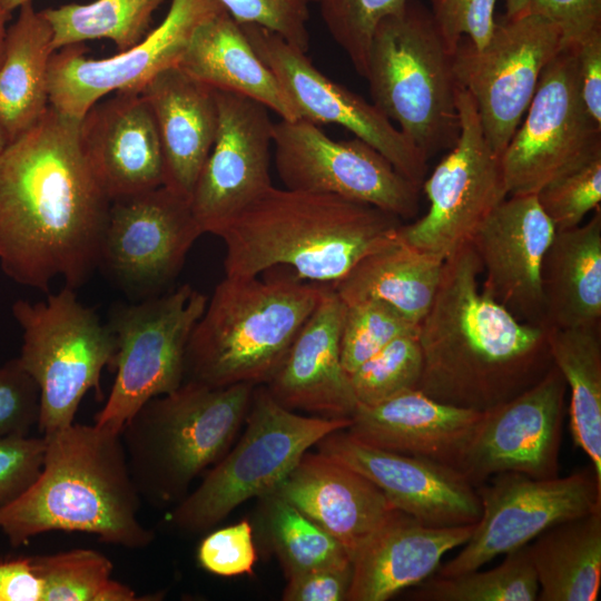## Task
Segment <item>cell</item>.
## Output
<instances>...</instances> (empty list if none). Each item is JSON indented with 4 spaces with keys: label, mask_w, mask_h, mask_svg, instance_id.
<instances>
[{
    "label": "cell",
    "mask_w": 601,
    "mask_h": 601,
    "mask_svg": "<svg viewBox=\"0 0 601 601\" xmlns=\"http://www.w3.org/2000/svg\"><path fill=\"white\" fill-rule=\"evenodd\" d=\"M80 119L49 106L0 152V267L48 293L79 288L99 267L110 200L79 141Z\"/></svg>",
    "instance_id": "6da1fadb"
},
{
    "label": "cell",
    "mask_w": 601,
    "mask_h": 601,
    "mask_svg": "<svg viewBox=\"0 0 601 601\" xmlns=\"http://www.w3.org/2000/svg\"><path fill=\"white\" fill-rule=\"evenodd\" d=\"M481 274L471 244L447 257L417 327L423 355L417 390L477 412L522 393L553 365L549 328L516 319L482 290Z\"/></svg>",
    "instance_id": "7a4b0ae2"
},
{
    "label": "cell",
    "mask_w": 601,
    "mask_h": 601,
    "mask_svg": "<svg viewBox=\"0 0 601 601\" xmlns=\"http://www.w3.org/2000/svg\"><path fill=\"white\" fill-rule=\"evenodd\" d=\"M402 219L337 195L272 186L219 234L225 276H258L275 266L333 285L365 256L394 240Z\"/></svg>",
    "instance_id": "3957f363"
},
{
    "label": "cell",
    "mask_w": 601,
    "mask_h": 601,
    "mask_svg": "<svg viewBox=\"0 0 601 601\" xmlns=\"http://www.w3.org/2000/svg\"><path fill=\"white\" fill-rule=\"evenodd\" d=\"M46 437L41 472L16 501L0 508V530L13 546L48 531H78L127 549L155 534L139 520L140 495L120 432L72 423Z\"/></svg>",
    "instance_id": "277c9868"
},
{
    "label": "cell",
    "mask_w": 601,
    "mask_h": 601,
    "mask_svg": "<svg viewBox=\"0 0 601 601\" xmlns=\"http://www.w3.org/2000/svg\"><path fill=\"white\" fill-rule=\"evenodd\" d=\"M326 287L225 276L190 334L185 375L211 387L267 384Z\"/></svg>",
    "instance_id": "5b68a950"
},
{
    "label": "cell",
    "mask_w": 601,
    "mask_h": 601,
    "mask_svg": "<svg viewBox=\"0 0 601 601\" xmlns=\"http://www.w3.org/2000/svg\"><path fill=\"white\" fill-rule=\"evenodd\" d=\"M255 387H211L187 380L145 403L120 431L140 497L155 506L180 502L191 482L226 454Z\"/></svg>",
    "instance_id": "8992f818"
},
{
    "label": "cell",
    "mask_w": 601,
    "mask_h": 601,
    "mask_svg": "<svg viewBox=\"0 0 601 601\" xmlns=\"http://www.w3.org/2000/svg\"><path fill=\"white\" fill-rule=\"evenodd\" d=\"M365 79L372 104L427 159L453 148L460 135L453 53L420 2L408 0L380 22Z\"/></svg>",
    "instance_id": "52a82bcc"
},
{
    "label": "cell",
    "mask_w": 601,
    "mask_h": 601,
    "mask_svg": "<svg viewBox=\"0 0 601 601\" xmlns=\"http://www.w3.org/2000/svg\"><path fill=\"white\" fill-rule=\"evenodd\" d=\"M246 418L238 443L170 512L176 529L208 530L245 501L273 492L309 447L351 424V418L296 414L263 386L255 387Z\"/></svg>",
    "instance_id": "ba28073f"
},
{
    "label": "cell",
    "mask_w": 601,
    "mask_h": 601,
    "mask_svg": "<svg viewBox=\"0 0 601 601\" xmlns=\"http://www.w3.org/2000/svg\"><path fill=\"white\" fill-rule=\"evenodd\" d=\"M12 314L22 329L18 359L39 388L37 426L48 435L75 422L88 391L100 393L102 370L115 364L116 337L68 286L42 302L18 299Z\"/></svg>",
    "instance_id": "9c48e42d"
},
{
    "label": "cell",
    "mask_w": 601,
    "mask_h": 601,
    "mask_svg": "<svg viewBox=\"0 0 601 601\" xmlns=\"http://www.w3.org/2000/svg\"><path fill=\"white\" fill-rule=\"evenodd\" d=\"M207 300L186 284L110 309L107 324L116 337L117 372L95 424L120 432L145 403L183 384L187 344Z\"/></svg>",
    "instance_id": "30bf717a"
},
{
    "label": "cell",
    "mask_w": 601,
    "mask_h": 601,
    "mask_svg": "<svg viewBox=\"0 0 601 601\" xmlns=\"http://www.w3.org/2000/svg\"><path fill=\"white\" fill-rule=\"evenodd\" d=\"M562 49L556 24L531 12L496 22L482 49L465 38L457 45V85L473 98L485 139L497 156L522 121L542 71Z\"/></svg>",
    "instance_id": "8fae6325"
},
{
    "label": "cell",
    "mask_w": 601,
    "mask_h": 601,
    "mask_svg": "<svg viewBox=\"0 0 601 601\" xmlns=\"http://www.w3.org/2000/svg\"><path fill=\"white\" fill-rule=\"evenodd\" d=\"M460 135L421 189L430 207L400 227L406 243L445 260L470 244L485 218L509 196L501 159L487 144L471 95L456 89Z\"/></svg>",
    "instance_id": "7c38bea8"
},
{
    "label": "cell",
    "mask_w": 601,
    "mask_h": 601,
    "mask_svg": "<svg viewBox=\"0 0 601 601\" xmlns=\"http://www.w3.org/2000/svg\"><path fill=\"white\" fill-rule=\"evenodd\" d=\"M524 116L500 156L509 196L538 194L601 154V125L583 104L573 47L544 68Z\"/></svg>",
    "instance_id": "4fadbf2b"
},
{
    "label": "cell",
    "mask_w": 601,
    "mask_h": 601,
    "mask_svg": "<svg viewBox=\"0 0 601 601\" xmlns=\"http://www.w3.org/2000/svg\"><path fill=\"white\" fill-rule=\"evenodd\" d=\"M475 490L481 516L464 548L439 566L436 575L480 569L558 523L601 510V480L592 466L551 479L504 472Z\"/></svg>",
    "instance_id": "5bb4252c"
},
{
    "label": "cell",
    "mask_w": 601,
    "mask_h": 601,
    "mask_svg": "<svg viewBox=\"0 0 601 601\" xmlns=\"http://www.w3.org/2000/svg\"><path fill=\"white\" fill-rule=\"evenodd\" d=\"M275 166L285 188L370 204L403 219L420 209L421 188L358 138L336 141L304 119L274 122Z\"/></svg>",
    "instance_id": "9a60e30c"
},
{
    "label": "cell",
    "mask_w": 601,
    "mask_h": 601,
    "mask_svg": "<svg viewBox=\"0 0 601 601\" xmlns=\"http://www.w3.org/2000/svg\"><path fill=\"white\" fill-rule=\"evenodd\" d=\"M190 198L162 185L110 201L99 267L126 294L145 299L171 282L203 235Z\"/></svg>",
    "instance_id": "2e32d148"
},
{
    "label": "cell",
    "mask_w": 601,
    "mask_h": 601,
    "mask_svg": "<svg viewBox=\"0 0 601 601\" xmlns=\"http://www.w3.org/2000/svg\"><path fill=\"white\" fill-rule=\"evenodd\" d=\"M221 11L218 0H171L161 23L116 56L89 59L81 43L60 48L49 65L50 106L81 119L110 92L141 91L159 72L178 66L196 29Z\"/></svg>",
    "instance_id": "e0dca14e"
},
{
    "label": "cell",
    "mask_w": 601,
    "mask_h": 601,
    "mask_svg": "<svg viewBox=\"0 0 601 601\" xmlns=\"http://www.w3.org/2000/svg\"><path fill=\"white\" fill-rule=\"evenodd\" d=\"M239 26L300 119L344 127L376 149L402 176L422 187L428 159L373 104L329 79L312 63L306 52L275 32L255 23Z\"/></svg>",
    "instance_id": "ac0fdd59"
},
{
    "label": "cell",
    "mask_w": 601,
    "mask_h": 601,
    "mask_svg": "<svg viewBox=\"0 0 601 601\" xmlns=\"http://www.w3.org/2000/svg\"><path fill=\"white\" fill-rule=\"evenodd\" d=\"M565 392L553 364L539 382L482 412L457 471L474 487L504 472L559 476Z\"/></svg>",
    "instance_id": "d6986e66"
},
{
    "label": "cell",
    "mask_w": 601,
    "mask_h": 601,
    "mask_svg": "<svg viewBox=\"0 0 601 601\" xmlns=\"http://www.w3.org/2000/svg\"><path fill=\"white\" fill-rule=\"evenodd\" d=\"M216 90V89H215ZM218 129L190 195L203 233L221 230L273 185L269 175L273 126L262 104L216 90Z\"/></svg>",
    "instance_id": "ffe728a7"
},
{
    "label": "cell",
    "mask_w": 601,
    "mask_h": 601,
    "mask_svg": "<svg viewBox=\"0 0 601 601\" xmlns=\"http://www.w3.org/2000/svg\"><path fill=\"white\" fill-rule=\"evenodd\" d=\"M316 445L318 452L367 477L397 510L425 525H469L481 516L475 487L451 466L367 445L346 428Z\"/></svg>",
    "instance_id": "44dd1931"
},
{
    "label": "cell",
    "mask_w": 601,
    "mask_h": 601,
    "mask_svg": "<svg viewBox=\"0 0 601 601\" xmlns=\"http://www.w3.org/2000/svg\"><path fill=\"white\" fill-rule=\"evenodd\" d=\"M555 228L535 194L511 195L470 240L482 266V290L516 319L545 327L541 267Z\"/></svg>",
    "instance_id": "7402d4cb"
},
{
    "label": "cell",
    "mask_w": 601,
    "mask_h": 601,
    "mask_svg": "<svg viewBox=\"0 0 601 601\" xmlns=\"http://www.w3.org/2000/svg\"><path fill=\"white\" fill-rule=\"evenodd\" d=\"M87 164L110 201L164 185V156L152 110L141 91H116L79 124Z\"/></svg>",
    "instance_id": "603a6c76"
},
{
    "label": "cell",
    "mask_w": 601,
    "mask_h": 601,
    "mask_svg": "<svg viewBox=\"0 0 601 601\" xmlns=\"http://www.w3.org/2000/svg\"><path fill=\"white\" fill-rule=\"evenodd\" d=\"M273 492L337 540L351 561L398 511L367 477L321 452H306Z\"/></svg>",
    "instance_id": "cb8c5ba5"
},
{
    "label": "cell",
    "mask_w": 601,
    "mask_h": 601,
    "mask_svg": "<svg viewBox=\"0 0 601 601\" xmlns=\"http://www.w3.org/2000/svg\"><path fill=\"white\" fill-rule=\"evenodd\" d=\"M346 305L327 285L293 342L282 365L266 384L288 410L323 417L351 418L357 401L341 359V332Z\"/></svg>",
    "instance_id": "d4e9b609"
},
{
    "label": "cell",
    "mask_w": 601,
    "mask_h": 601,
    "mask_svg": "<svg viewBox=\"0 0 601 601\" xmlns=\"http://www.w3.org/2000/svg\"><path fill=\"white\" fill-rule=\"evenodd\" d=\"M481 414L439 402L415 388L374 405L357 404L346 431L367 445L457 471Z\"/></svg>",
    "instance_id": "484cf974"
},
{
    "label": "cell",
    "mask_w": 601,
    "mask_h": 601,
    "mask_svg": "<svg viewBox=\"0 0 601 601\" xmlns=\"http://www.w3.org/2000/svg\"><path fill=\"white\" fill-rule=\"evenodd\" d=\"M474 526H430L398 510L353 558L346 601H386L420 584Z\"/></svg>",
    "instance_id": "4316f807"
},
{
    "label": "cell",
    "mask_w": 601,
    "mask_h": 601,
    "mask_svg": "<svg viewBox=\"0 0 601 601\" xmlns=\"http://www.w3.org/2000/svg\"><path fill=\"white\" fill-rule=\"evenodd\" d=\"M141 93L157 124L164 185L190 198L218 129L216 90L176 66L155 76Z\"/></svg>",
    "instance_id": "83f0119b"
},
{
    "label": "cell",
    "mask_w": 601,
    "mask_h": 601,
    "mask_svg": "<svg viewBox=\"0 0 601 601\" xmlns=\"http://www.w3.org/2000/svg\"><path fill=\"white\" fill-rule=\"evenodd\" d=\"M178 67L216 90L262 104L280 119H299L272 70L259 58L239 23L226 11L196 29Z\"/></svg>",
    "instance_id": "f1b7e54d"
},
{
    "label": "cell",
    "mask_w": 601,
    "mask_h": 601,
    "mask_svg": "<svg viewBox=\"0 0 601 601\" xmlns=\"http://www.w3.org/2000/svg\"><path fill=\"white\" fill-rule=\"evenodd\" d=\"M546 328L600 325L601 210L589 221L555 230L541 267Z\"/></svg>",
    "instance_id": "f546056e"
},
{
    "label": "cell",
    "mask_w": 601,
    "mask_h": 601,
    "mask_svg": "<svg viewBox=\"0 0 601 601\" xmlns=\"http://www.w3.org/2000/svg\"><path fill=\"white\" fill-rule=\"evenodd\" d=\"M7 29L0 63V128L9 142L32 127L50 106L48 75L53 32L30 1Z\"/></svg>",
    "instance_id": "4dcf8cb0"
},
{
    "label": "cell",
    "mask_w": 601,
    "mask_h": 601,
    "mask_svg": "<svg viewBox=\"0 0 601 601\" xmlns=\"http://www.w3.org/2000/svg\"><path fill=\"white\" fill-rule=\"evenodd\" d=\"M444 260L398 235L332 285L345 305L383 300L418 325L436 294Z\"/></svg>",
    "instance_id": "1f68e13d"
},
{
    "label": "cell",
    "mask_w": 601,
    "mask_h": 601,
    "mask_svg": "<svg viewBox=\"0 0 601 601\" xmlns=\"http://www.w3.org/2000/svg\"><path fill=\"white\" fill-rule=\"evenodd\" d=\"M536 601H595L601 587V510L558 523L529 543Z\"/></svg>",
    "instance_id": "d6a6232c"
},
{
    "label": "cell",
    "mask_w": 601,
    "mask_h": 601,
    "mask_svg": "<svg viewBox=\"0 0 601 601\" xmlns=\"http://www.w3.org/2000/svg\"><path fill=\"white\" fill-rule=\"evenodd\" d=\"M553 364L570 388L573 443L589 457L601 480V335L600 325L549 328Z\"/></svg>",
    "instance_id": "836d02e7"
},
{
    "label": "cell",
    "mask_w": 601,
    "mask_h": 601,
    "mask_svg": "<svg viewBox=\"0 0 601 601\" xmlns=\"http://www.w3.org/2000/svg\"><path fill=\"white\" fill-rule=\"evenodd\" d=\"M258 499L253 526L277 556L286 578L315 568L352 563L339 542L296 506L274 492Z\"/></svg>",
    "instance_id": "e575fe53"
},
{
    "label": "cell",
    "mask_w": 601,
    "mask_h": 601,
    "mask_svg": "<svg viewBox=\"0 0 601 601\" xmlns=\"http://www.w3.org/2000/svg\"><path fill=\"white\" fill-rule=\"evenodd\" d=\"M164 0H96L42 10L52 28L55 50L87 40L110 39L119 52L148 33L154 11Z\"/></svg>",
    "instance_id": "d590c367"
},
{
    "label": "cell",
    "mask_w": 601,
    "mask_h": 601,
    "mask_svg": "<svg viewBox=\"0 0 601 601\" xmlns=\"http://www.w3.org/2000/svg\"><path fill=\"white\" fill-rule=\"evenodd\" d=\"M494 569L430 577L411 594L418 601H536L539 584L529 544L504 554Z\"/></svg>",
    "instance_id": "8d00e7d4"
},
{
    "label": "cell",
    "mask_w": 601,
    "mask_h": 601,
    "mask_svg": "<svg viewBox=\"0 0 601 601\" xmlns=\"http://www.w3.org/2000/svg\"><path fill=\"white\" fill-rule=\"evenodd\" d=\"M43 585L42 601H135L134 590L112 579L111 561L96 550L31 556Z\"/></svg>",
    "instance_id": "74e56055"
},
{
    "label": "cell",
    "mask_w": 601,
    "mask_h": 601,
    "mask_svg": "<svg viewBox=\"0 0 601 601\" xmlns=\"http://www.w3.org/2000/svg\"><path fill=\"white\" fill-rule=\"evenodd\" d=\"M423 355L416 334L402 335L359 365L349 376L361 405H374L418 386Z\"/></svg>",
    "instance_id": "f35d334b"
},
{
    "label": "cell",
    "mask_w": 601,
    "mask_h": 601,
    "mask_svg": "<svg viewBox=\"0 0 601 601\" xmlns=\"http://www.w3.org/2000/svg\"><path fill=\"white\" fill-rule=\"evenodd\" d=\"M418 325L392 305L368 299L346 305L341 332V359L349 375L395 338L416 334Z\"/></svg>",
    "instance_id": "ab89813d"
},
{
    "label": "cell",
    "mask_w": 601,
    "mask_h": 601,
    "mask_svg": "<svg viewBox=\"0 0 601 601\" xmlns=\"http://www.w3.org/2000/svg\"><path fill=\"white\" fill-rule=\"evenodd\" d=\"M323 21L354 69L365 78L370 46L380 22L408 0H316Z\"/></svg>",
    "instance_id": "60d3db41"
},
{
    "label": "cell",
    "mask_w": 601,
    "mask_h": 601,
    "mask_svg": "<svg viewBox=\"0 0 601 601\" xmlns=\"http://www.w3.org/2000/svg\"><path fill=\"white\" fill-rule=\"evenodd\" d=\"M535 195L555 230L579 226L591 210L600 207L601 154L551 180Z\"/></svg>",
    "instance_id": "b9f144b4"
},
{
    "label": "cell",
    "mask_w": 601,
    "mask_h": 601,
    "mask_svg": "<svg viewBox=\"0 0 601 601\" xmlns=\"http://www.w3.org/2000/svg\"><path fill=\"white\" fill-rule=\"evenodd\" d=\"M237 23L266 28L289 45L307 52L309 6L316 0H218Z\"/></svg>",
    "instance_id": "7bdbcfd3"
},
{
    "label": "cell",
    "mask_w": 601,
    "mask_h": 601,
    "mask_svg": "<svg viewBox=\"0 0 601 601\" xmlns=\"http://www.w3.org/2000/svg\"><path fill=\"white\" fill-rule=\"evenodd\" d=\"M433 19L453 53L465 38L475 49L490 40L496 21V0H431Z\"/></svg>",
    "instance_id": "ee69618b"
},
{
    "label": "cell",
    "mask_w": 601,
    "mask_h": 601,
    "mask_svg": "<svg viewBox=\"0 0 601 601\" xmlns=\"http://www.w3.org/2000/svg\"><path fill=\"white\" fill-rule=\"evenodd\" d=\"M197 559L204 570L216 575L252 573L257 561L253 524L244 519L209 533L199 544Z\"/></svg>",
    "instance_id": "f6af8a7d"
},
{
    "label": "cell",
    "mask_w": 601,
    "mask_h": 601,
    "mask_svg": "<svg viewBox=\"0 0 601 601\" xmlns=\"http://www.w3.org/2000/svg\"><path fill=\"white\" fill-rule=\"evenodd\" d=\"M39 412V388L18 357L0 365V437L28 435Z\"/></svg>",
    "instance_id": "bcb514c9"
},
{
    "label": "cell",
    "mask_w": 601,
    "mask_h": 601,
    "mask_svg": "<svg viewBox=\"0 0 601 601\" xmlns=\"http://www.w3.org/2000/svg\"><path fill=\"white\" fill-rule=\"evenodd\" d=\"M46 437H0V508L16 501L39 476L46 453Z\"/></svg>",
    "instance_id": "7dc6e473"
},
{
    "label": "cell",
    "mask_w": 601,
    "mask_h": 601,
    "mask_svg": "<svg viewBox=\"0 0 601 601\" xmlns=\"http://www.w3.org/2000/svg\"><path fill=\"white\" fill-rule=\"evenodd\" d=\"M529 12L556 24L563 48L601 32V0H531Z\"/></svg>",
    "instance_id": "c3c4849f"
},
{
    "label": "cell",
    "mask_w": 601,
    "mask_h": 601,
    "mask_svg": "<svg viewBox=\"0 0 601 601\" xmlns=\"http://www.w3.org/2000/svg\"><path fill=\"white\" fill-rule=\"evenodd\" d=\"M352 580V563L311 569L287 578L284 601H343Z\"/></svg>",
    "instance_id": "681fc988"
},
{
    "label": "cell",
    "mask_w": 601,
    "mask_h": 601,
    "mask_svg": "<svg viewBox=\"0 0 601 601\" xmlns=\"http://www.w3.org/2000/svg\"><path fill=\"white\" fill-rule=\"evenodd\" d=\"M573 48L583 104L590 116L601 125V32Z\"/></svg>",
    "instance_id": "f907efd6"
},
{
    "label": "cell",
    "mask_w": 601,
    "mask_h": 601,
    "mask_svg": "<svg viewBox=\"0 0 601 601\" xmlns=\"http://www.w3.org/2000/svg\"><path fill=\"white\" fill-rule=\"evenodd\" d=\"M42 593L31 558L0 562V601H42Z\"/></svg>",
    "instance_id": "816d5d0a"
},
{
    "label": "cell",
    "mask_w": 601,
    "mask_h": 601,
    "mask_svg": "<svg viewBox=\"0 0 601 601\" xmlns=\"http://www.w3.org/2000/svg\"><path fill=\"white\" fill-rule=\"evenodd\" d=\"M531 0H504L505 18L513 19L529 13Z\"/></svg>",
    "instance_id": "f5cc1de1"
},
{
    "label": "cell",
    "mask_w": 601,
    "mask_h": 601,
    "mask_svg": "<svg viewBox=\"0 0 601 601\" xmlns=\"http://www.w3.org/2000/svg\"><path fill=\"white\" fill-rule=\"evenodd\" d=\"M9 18H10V13L7 10H4V8L2 7L0 2V63L2 60L4 41H6V36H7L6 24Z\"/></svg>",
    "instance_id": "db71d44e"
},
{
    "label": "cell",
    "mask_w": 601,
    "mask_h": 601,
    "mask_svg": "<svg viewBox=\"0 0 601 601\" xmlns=\"http://www.w3.org/2000/svg\"><path fill=\"white\" fill-rule=\"evenodd\" d=\"M30 0H0L4 10L11 13L14 9L20 8L24 2Z\"/></svg>",
    "instance_id": "11a10c76"
},
{
    "label": "cell",
    "mask_w": 601,
    "mask_h": 601,
    "mask_svg": "<svg viewBox=\"0 0 601 601\" xmlns=\"http://www.w3.org/2000/svg\"><path fill=\"white\" fill-rule=\"evenodd\" d=\"M9 144V140L7 136L4 135L3 130L0 128V152L4 149V147Z\"/></svg>",
    "instance_id": "9f6ffc18"
}]
</instances>
